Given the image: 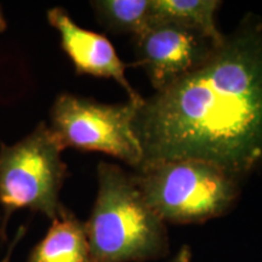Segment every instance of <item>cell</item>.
<instances>
[{
	"instance_id": "1",
	"label": "cell",
	"mask_w": 262,
	"mask_h": 262,
	"mask_svg": "<svg viewBox=\"0 0 262 262\" xmlns=\"http://www.w3.org/2000/svg\"><path fill=\"white\" fill-rule=\"evenodd\" d=\"M133 126L142 164L202 160L238 179L262 165L261 22L247 18L198 68L143 100Z\"/></svg>"
},
{
	"instance_id": "2",
	"label": "cell",
	"mask_w": 262,
	"mask_h": 262,
	"mask_svg": "<svg viewBox=\"0 0 262 262\" xmlns=\"http://www.w3.org/2000/svg\"><path fill=\"white\" fill-rule=\"evenodd\" d=\"M98 189L85 224L90 262H143L164 256V221L145 201L133 179L112 163L97 166Z\"/></svg>"
},
{
	"instance_id": "3",
	"label": "cell",
	"mask_w": 262,
	"mask_h": 262,
	"mask_svg": "<svg viewBox=\"0 0 262 262\" xmlns=\"http://www.w3.org/2000/svg\"><path fill=\"white\" fill-rule=\"evenodd\" d=\"M133 179L150 208L172 224H201L224 215L237 199L241 180L194 159L143 163Z\"/></svg>"
},
{
	"instance_id": "4",
	"label": "cell",
	"mask_w": 262,
	"mask_h": 262,
	"mask_svg": "<svg viewBox=\"0 0 262 262\" xmlns=\"http://www.w3.org/2000/svg\"><path fill=\"white\" fill-rule=\"evenodd\" d=\"M62 149L50 127L40 122L14 145L0 143V238L16 210L29 209L55 220L64 210L60 192L67 178Z\"/></svg>"
},
{
	"instance_id": "5",
	"label": "cell",
	"mask_w": 262,
	"mask_h": 262,
	"mask_svg": "<svg viewBox=\"0 0 262 262\" xmlns=\"http://www.w3.org/2000/svg\"><path fill=\"white\" fill-rule=\"evenodd\" d=\"M141 103H102L63 93L50 108L49 127L62 149L102 152L136 170L143 152L133 123Z\"/></svg>"
},
{
	"instance_id": "6",
	"label": "cell",
	"mask_w": 262,
	"mask_h": 262,
	"mask_svg": "<svg viewBox=\"0 0 262 262\" xmlns=\"http://www.w3.org/2000/svg\"><path fill=\"white\" fill-rule=\"evenodd\" d=\"M139 64L156 91L163 90L198 68L217 42L202 33L172 25H155L135 38Z\"/></svg>"
},
{
	"instance_id": "7",
	"label": "cell",
	"mask_w": 262,
	"mask_h": 262,
	"mask_svg": "<svg viewBox=\"0 0 262 262\" xmlns=\"http://www.w3.org/2000/svg\"><path fill=\"white\" fill-rule=\"evenodd\" d=\"M47 16L50 26L60 33L62 50L70 57L77 74L113 79L126 91L131 102L141 103L145 100L131 86L125 75L126 63L104 35L81 28L62 8L50 9Z\"/></svg>"
},
{
	"instance_id": "8",
	"label": "cell",
	"mask_w": 262,
	"mask_h": 262,
	"mask_svg": "<svg viewBox=\"0 0 262 262\" xmlns=\"http://www.w3.org/2000/svg\"><path fill=\"white\" fill-rule=\"evenodd\" d=\"M28 262H90L85 224L66 208L33 248Z\"/></svg>"
},
{
	"instance_id": "9",
	"label": "cell",
	"mask_w": 262,
	"mask_h": 262,
	"mask_svg": "<svg viewBox=\"0 0 262 262\" xmlns=\"http://www.w3.org/2000/svg\"><path fill=\"white\" fill-rule=\"evenodd\" d=\"M221 2L217 0H150L152 26L172 25L202 33L217 44L225 40L215 16Z\"/></svg>"
},
{
	"instance_id": "10",
	"label": "cell",
	"mask_w": 262,
	"mask_h": 262,
	"mask_svg": "<svg viewBox=\"0 0 262 262\" xmlns=\"http://www.w3.org/2000/svg\"><path fill=\"white\" fill-rule=\"evenodd\" d=\"M91 6L101 26L113 33L137 38L152 27L150 0H97Z\"/></svg>"
},
{
	"instance_id": "11",
	"label": "cell",
	"mask_w": 262,
	"mask_h": 262,
	"mask_svg": "<svg viewBox=\"0 0 262 262\" xmlns=\"http://www.w3.org/2000/svg\"><path fill=\"white\" fill-rule=\"evenodd\" d=\"M26 231H27V229H26V226H22V227H19L17 229V232H16L14 239H12V242L10 243V247L8 249V253H6L5 257L3 258L2 262H11V256H12V253H14V249H15L16 245L18 244V242L21 241L22 238H24V235L26 234Z\"/></svg>"
},
{
	"instance_id": "12",
	"label": "cell",
	"mask_w": 262,
	"mask_h": 262,
	"mask_svg": "<svg viewBox=\"0 0 262 262\" xmlns=\"http://www.w3.org/2000/svg\"><path fill=\"white\" fill-rule=\"evenodd\" d=\"M172 262H192V255L191 250L188 247H182L179 254L176 255Z\"/></svg>"
},
{
	"instance_id": "13",
	"label": "cell",
	"mask_w": 262,
	"mask_h": 262,
	"mask_svg": "<svg viewBox=\"0 0 262 262\" xmlns=\"http://www.w3.org/2000/svg\"><path fill=\"white\" fill-rule=\"evenodd\" d=\"M8 27V24H6V19L4 17V14H3L2 5H0V33H3Z\"/></svg>"
}]
</instances>
